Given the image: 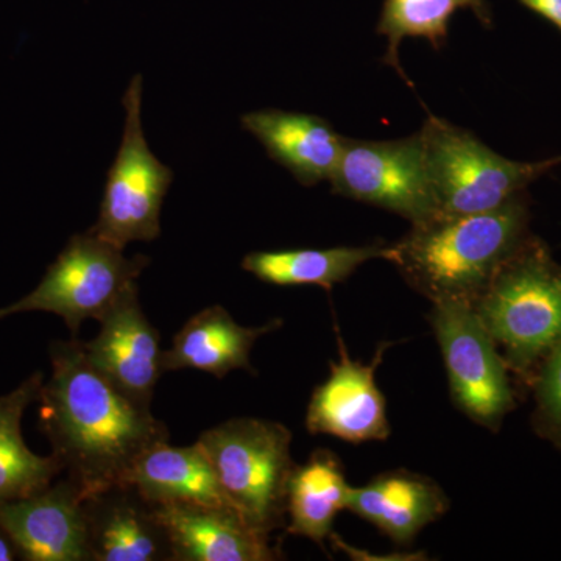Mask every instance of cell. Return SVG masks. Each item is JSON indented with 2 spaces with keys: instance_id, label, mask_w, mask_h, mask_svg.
<instances>
[{
  "instance_id": "cell-9",
  "label": "cell",
  "mask_w": 561,
  "mask_h": 561,
  "mask_svg": "<svg viewBox=\"0 0 561 561\" xmlns=\"http://www.w3.org/2000/svg\"><path fill=\"white\" fill-rule=\"evenodd\" d=\"M332 192L423 224L437 216L420 131L404 139L343 140Z\"/></svg>"
},
{
  "instance_id": "cell-25",
  "label": "cell",
  "mask_w": 561,
  "mask_h": 561,
  "mask_svg": "<svg viewBox=\"0 0 561 561\" xmlns=\"http://www.w3.org/2000/svg\"><path fill=\"white\" fill-rule=\"evenodd\" d=\"M20 559L16 546L5 530L0 527V561H13Z\"/></svg>"
},
{
  "instance_id": "cell-17",
  "label": "cell",
  "mask_w": 561,
  "mask_h": 561,
  "mask_svg": "<svg viewBox=\"0 0 561 561\" xmlns=\"http://www.w3.org/2000/svg\"><path fill=\"white\" fill-rule=\"evenodd\" d=\"M280 327V319L271 320L264 327H241L227 309L209 306L176 332L171 350L162 351V370L205 371L217 379L234 370L254 373L250 362L254 343Z\"/></svg>"
},
{
  "instance_id": "cell-4",
  "label": "cell",
  "mask_w": 561,
  "mask_h": 561,
  "mask_svg": "<svg viewBox=\"0 0 561 561\" xmlns=\"http://www.w3.org/2000/svg\"><path fill=\"white\" fill-rule=\"evenodd\" d=\"M225 496L261 534L286 527L287 486L295 463L291 432L276 421L232 419L197 440Z\"/></svg>"
},
{
  "instance_id": "cell-21",
  "label": "cell",
  "mask_w": 561,
  "mask_h": 561,
  "mask_svg": "<svg viewBox=\"0 0 561 561\" xmlns=\"http://www.w3.org/2000/svg\"><path fill=\"white\" fill-rule=\"evenodd\" d=\"M387 247L376 242L334 249L253 251L243 257L242 268L273 286H319L331 291L365 262L383 260Z\"/></svg>"
},
{
  "instance_id": "cell-2",
  "label": "cell",
  "mask_w": 561,
  "mask_h": 561,
  "mask_svg": "<svg viewBox=\"0 0 561 561\" xmlns=\"http://www.w3.org/2000/svg\"><path fill=\"white\" fill-rule=\"evenodd\" d=\"M526 194L500 208L463 216H435L412 225L386 257L413 290L434 302L474 306L501 265L529 238Z\"/></svg>"
},
{
  "instance_id": "cell-10",
  "label": "cell",
  "mask_w": 561,
  "mask_h": 561,
  "mask_svg": "<svg viewBox=\"0 0 561 561\" xmlns=\"http://www.w3.org/2000/svg\"><path fill=\"white\" fill-rule=\"evenodd\" d=\"M339 362H331L330 378L313 390L306 412V430L331 435L353 445L383 442L390 437L387 401L376 382V371L391 342H382L370 364L351 359L335 328Z\"/></svg>"
},
{
  "instance_id": "cell-5",
  "label": "cell",
  "mask_w": 561,
  "mask_h": 561,
  "mask_svg": "<svg viewBox=\"0 0 561 561\" xmlns=\"http://www.w3.org/2000/svg\"><path fill=\"white\" fill-rule=\"evenodd\" d=\"M437 216L500 208L559 165L561 158L518 162L501 157L472 133L437 116L420 131Z\"/></svg>"
},
{
  "instance_id": "cell-20",
  "label": "cell",
  "mask_w": 561,
  "mask_h": 561,
  "mask_svg": "<svg viewBox=\"0 0 561 561\" xmlns=\"http://www.w3.org/2000/svg\"><path fill=\"white\" fill-rule=\"evenodd\" d=\"M43 383V373L38 371L0 397V501L35 496L62 472L60 461L54 456H36L22 438V416L39 400Z\"/></svg>"
},
{
  "instance_id": "cell-23",
  "label": "cell",
  "mask_w": 561,
  "mask_h": 561,
  "mask_svg": "<svg viewBox=\"0 0 561 561\" xmlns=\"http://www.w3.org/2000/svg\"><path fill=\"white\" fill-rule=\"evenodd\" d=\"M535 434L561 451V343L541 360L530 382Z\"/></svg>"
},
{
  "instance_id": "cell-14",
  "label": "cell",
  "mask_w": 561,
  "mask_h": 561,
  "mask_svg": "<svg viewBox=\"0 0 561 561\" xmlns=\"http://www.w3.org/2000/svg\"><path fill=\"white\" fill-rule=\"evenodd\" d=\"M154 508L168 530L173 561L283 559L271 537L254 530L234 508L194 502H162Z\"/></svg>"
},
{
  "instance_id": "cell-6",
  "label": "cell",
  "mask_w": 561,
  "mask_h": 561,
  "mask_svg": "<svg viewBox=\"0 0 561 561\" xmlns=\"http://www.w3.org/2000/svg\"><path fill=\"white\" fill-rule=\"evenodd\" d=\"M149 264L144 254L127 257L114 243L81 232L69 239L35 290L0 309V320L14 313L50 312L61 317L76 337L83 321L101 320Z\"/></svg>"
},
{
  "instance_id": "cell-22",
  "label": "cell",
  "mask_w": 561,
  "mask_h": 561,
  "mask_svg": "<svg viewBox=\"0 0 561 561\" xmlns=\"http://www.w3.org/2000/svg\"><path fill=\"white\" fill-rule=\"evenodd\" d=\"M479 10L481 0H386L378 32L389 39L383 61L400 72L408 81L400 62V46L405 38H426L435 49L445 43L448 36L449 21L457 10Z\"/></svg>"
},
{
  "instance_id": "cell-7",
  "label": "cell",
  "mask_w": 561,
  "mask_h": 561,
  "mask_svg": "<svg viewBox=\"0 0 561 561\" xmlns=\"http://www.w3.org/2000/svg\"><path fill=\"white\" fill-rule=\"evenodd\" d=\"M124 135L106 175L99 219L92 234L124 249L130 242H151L161 234V209L173 171L153 153L142 130V76L133 77L124 99Z\"/></svg>"
},
{
  "instance_id": "cell-8",
  "label": "cell",
  "mask_w": 561,
  "mask_h": 561,
  "mask_svg": "<svg viewBox=\"0 0 561 561\" xmlns=\"http://www.w3.org/2000/svg\"><path fill=\"white\" fill-rule=\"evenodd\" d=\"M430 323L448 373L456 408L491 432H500L516 408L511 370L474 306L459 301L432 305Z\"/></svg>"
},
{
  "instance_id": "cell-15",
  "label": "cell",
  "mask_w": 561,
  "mask_h": 561,
  "mask_svg": "<svg viewBox=\"0 0 561 561\" xmlns=\"http://www.w3.org/2000/svg\"><path fill=\"white\" fill-rule=\"evenodd\" d=\"M241 124L302 186L330 180L341 160L345 138L323 117L268 108L243 114Z\"/></svg>"
},
{
  "instance_id": "cell-11",
  "label": "cell",
  "mask_w": 561,
  "mask_h": 561,
  "mask_svg": "<svg viewBox=\"0 0 561 561\" xmlns=\"http://www.w3.org/2000/svg\"><path fill=\"white\" fill-rule=\"evenodd\" d=\"M101 331L80 342L88 362L122 393L150 408L160 381L161 337L140 308L138 284L133 283L99 320Z\"/></svg>"
},
{
  "instance_id": "cell-19",
  "label": "cell",
  "mask_w": 561,
  "mask_h": 561,
  "mask_svg": "<svg viewBox=\"0 0 561 561\" xmlns=\"http://www.w3.org/2000/svg\"><path fill=\"white\" fill-rule=\"evenodd\" d=\"M128 483L154 504L194 502L231 507L198 443L184 448L169 442L153 446L135 465Z\"/></svg>"
},
{
  "instance_id": "cell-12",
  "label": "cell",
  "mask_w": 561,
  "mask_h": 561,
  "mask_svg": "<svg viewBox=\"0 0 561 561\" xmlns=\"http://www.w3.org/2000/svg\"><path fill=\"white\" fill-rule=\"evenodd\" d=\"M87 494L62 479L22 500L0 501V527L25 561H91L88 548Z\"/></svg>"
},
{
  "instance_id": "cell-3",
  "label": "cell",
  "mask_w": 561,
  "mask_h": 561,
  "mask_svg": "<svg viewBox=\"0 0 561 561\" xmlns=\"http://www.w3.org/2000/svg\"><path fill=\"white\" fill-rule=\"evenodd\" d=\"M508 370L529 383L561 343V265L529 236L501 265L474 305Z\"/></svg>"
},
{
  "instance_id": "cell-24",
  "label": "cell",
  "mask_w": 561,
  "mask_h": 561,
  "mask_svg": "<svg viewBox=\"0 0 561 561\" xmlns=\"http://www.w3.org/2000/svg\"><path fill=\"white\" fill-rule=\"evenodd\" d=\"M535 13L552 22L561 32V0H522Z\"/></svg>"
},
{
  "instance_id": "cell-18",
  "label": "cell",
  "mask_w": 561,
  "mask_h": 561,
  "mask_svg": "<svg viewBox=\"0 0 561 561\" xmlns=\"http://www.w3.org/2000/svg\"><path fill=\"white\" fill-rule=\"evenodd\" d=\"M354 486L346 481L337 454L319 448L308 461L295 465L287 486L286 531L323 548L339 513L348 508Z\"/></svg>"
},
{
  "instance_id": "cell-16",
  "label": "cell",
  "mask_w": 561,
  "mask_h": 561,
  "mask_svg": "<svg viewBox=\"0 0 561 561\" xmlns=\"http://www.w3.org/2000/svg\"><path fill=\"white\" fill-rule=\"evenodd\" d=\"M449 505L445 491L427 476L393 470L353 489L346 511L378 527L394 545L408 546L424 527L440 519Z\"/></svg>"
},
{
  "instance_id": "cell-13",
  "label": "cell",
  "mask_w": 561,
  "mask_h": 561,
  "mask_svg": "<svg viewBox=\"0 0 561 561\" xmlns=\"http://www.w3.org/2000/svg\"><path fill=\"white\" fill-rule=\"evenodd\" d=\"M84 516L91 561H173L153 502L131 483L87 496Z\"/></svg>"
},
{
  "instance_id": "cell-1",
  "label": "cell",
  "mask_w": 561,
  "mask_h": 561,
  "mask_svg": "<svg viewBox=\"0 0 561 561\" xmlns=\"http://www.w3.org/2000/svg\"><path fill=\"white\" fill-rule=\"evenodd\" d=\"M50 360L38 401L51 456L87 496L128 483L140 457L169 442L168 426L95 370L79 341L51 343Z\"/></svg>"
}]
</instances>
